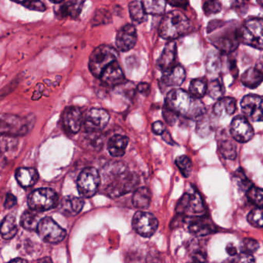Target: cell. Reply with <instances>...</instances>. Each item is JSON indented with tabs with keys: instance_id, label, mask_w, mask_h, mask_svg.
I'll use <instances>...</instances> for the list:
<instances>
[{
	"instance_id": "16",
	"label": "cell",
	"mask_w": 263,
	"mask_h": 263,
	"mask_svg": "<svg viewBox=\"0 0 263 263\" xmlns=\"http://www.w3.org/2000/svg\"><path fill=\"white\" fill-rule=\"evenodd\" d=\"M189 230L196 236H205L215 232V226L206 215L189 216L186 220Z\"/></svg>"
},
{
	"instance_id": "12",
	"label": "cell",
	"mask_w": 263,
	"mask_h": 263,
	"mask_svg": "<svg viewBox=\"0 0 263 263\" xmlns=\"http://www.w3.org/2000/svg\"><path fill=\"white\" fill-rule=\"evenodd\" d=\"M158 221L153 214L139 211L132 218L134 230L144 238H150L158 230Z\"/></svg>"
},
{
	"instance_id": "7",
	"label": "cell",
	"mask_w": 263,
	"mask_h": 263,
	"mask_svg": "<svg viewBox=\"0 0 263 263\" xmlns=\"http://www.w3.org/2000/svg\"><path fill=\"white\" fill-rule=\"evenodd\" d=\"M220 28L221 32L212 36L211 42L221 53H231L239 45V29L233 25L228 26L227 27L221 25Z\"/></svg>"
},
{
	"instance_id": "3",
	"label": "cell",
	"mask_w": 263,
	"mask_h": 263,
	"mask_svg": "<svg viewBox=\"0 0 263 263\" xmlns=\"http://www.w3.org/2000/svg\"><path fill=\"white\" fill-rule=\"evenodd\" d=\"M193 25L189 18L180 10H173L164 15L160 24V36L163 39L174 41L191 33Z\"/></svg>"
},
{
	"instance_id": "53",
	"label": "cell",
	"mask_w": 263,
	"mask_h": 263,
	"mask_svg": "<svg viewBox=\"0 0 263 263\" xmlns=\"http://www.w3.org/2000/svg\"><path fill=\"white\" fill-rule=\"evenodd\" d=\"M161 137H162V139L164 140L167 144H170V145H175V144H176V143L175 142L173 138H172V135H171V134L169 133L167 130L161 135Z\"/></svg>"
},
{
	"instance_id": "30",
	"label": "cell",
	"mask_w": 263,
	"mask_h": 263,
	"mask_svg": "<svg viewBox=\"0 0 263 263\" xmlns=\"http://www.w3.org/2000/svg\"><path fill=\"white\" fill-rule=\"evenodd\" d=\"M39 212L33 209H27L23 213L21 218V224L24 229L28 231H36L39 224Z\"/></svg>"
},
{
	"instance_id": "34",
	"label": "cell",
	"mask_w": 263,
	"mask_h": 263,
	"mask_svg": "<svg viewBox=\"0 0 263 263\" xmlns=\"http://www.w3.org/2000/svg\"><path fill=\"white\" fill-rule=\"evenodd\" d=\"M218 146H219L220 153L226 159H235L237 157L236 146L232 140L228 138L221 139Z\"/></svg>"
},
{
	"instance_id": "29",
	"label": "cell",
	"mask_w": 263,
	"mask_h": 263,
	"mask_svg": "<svg viewBox=\"0 0 263 263\" xmlns=\"http://www.w3.org/2000/svg\"><path fill=\"white\" fill-rule=\"evenodd\" d=\"M152 193L147 187H141L135 189L132 197V203L137 209H146L150 206Z\"/></svg>"
},
{
	"instance_id": "57",
	"label": "cell",
	"mask_w": 263,
	"mask_h": 263,
	"mask_svg": "<svg viewBox=\"0 0 263 263\" xmlns=\"http://www.w3.org/2000/svg\"><path fill=\"white\" fill-rule=\"evenodd\" d=\"M53 4H61V3L64 2V0H50Z\"/></svg>"
},
{
	"instance_id": "14",
	"label": "cell",
	"mask_w": 263,
	"mask_h": 263,
	"mask_svg": "<svg viewBox=\"0 0 263 263\" xmlns=\"http://www.w3.org/2000/svg\"><path fill=\"white\" fill-rule=\"evenodd\" d=\"M230 133L234 140L239 143H247L254 136V129L247 118L237 116L232 120L230 125Z\"/></svg>"
},
{
	"instance_id": "60",
	"label": "cell",
	"mask_w": 263,
	"mask_h": 263,
	"mask_svg": "<svg viewBox=\"0 0 263 263\" xmlns=\"http://www.w3.org/2000/svg\"><path fill=\"white\" fill-rule=\"evenodd\" d=\"M245 1H247V0H245Z\"/></svg>"
},
{
	"instance_id": "20",
	"label": "cell",
	"mask_w": 263,
	"mask_h": 263,
	"mask_svg": "<svg viewBox=\"0 0 263 263\" xmlns=\"http://www.w3.org/2000/svg\"><path fill=\"white\" fill-rule=\"evenodd\" d=\"M186 78V71L181 65L175 64L174 67L163 72L160 85L165 87H180Z\"/></svg>"
},
{
	"instance_id": "27",
	"label": "cell",
	"mask_w": 263,
	"mask_h": 263,
	"mask_svg": "<svg viewBox=\"0 0 263 263\" xmlns=\"http://www.w3.org/2000/svg\"><path fill=\"white\" fill-rule=\"evenodd\" d=\"M19 230L17 220L13 215H8L0 224V234L4 239L10 240L14 238Z\"/></svg>"
},
{
	"instance_id": "58",
	"label": "cell",
	"mask_w": 263,
	"mask_h": 263,
	"mask_svg": "<svg viewBox=\"0 0 263 263\" xmlns=\"http://www.w3.org/2000/svg\"><path fill=\"white\" fill-rule=\"evenodd\" d=\"M13 1L16 3H21V4H24V3L26 2L27 0H13Z\"/></svg>"
},
{
	"instance_id": "44",
	"label": "cell",
	"mask_w": 263,
	"mask_h": 263,
	"mask_svg": "<svg viewBox=\"0 0 263 263\" xmlns=\"http://www.w3.org/2000/svg\"><path fill=\"white\" fill-rule=\"evenodd\" d=\"M235 178H236L237 181H238V186L243 190L246 191V192L251 186L253 185L251 181L248 179L247 177L246 176L244 172H243L241 168L238 169L236 171L235 174Z\"/></svg>"
},
{
	"instance_id": "26",
	"label": "cell",
	"mask_w": 263,
	"mask_h": 263,
	"mask_svg": "<svg viewBox=\"0 0 263 263\" xmlns=\"http://www.w3.org/2000/svg\"><path fill=\"white\" fill-rule=\"evenodd\" d=\"M241 81L248 88H256L262 82V68L258 66L250 67L241 75Z\"/></svg>"
},
{
	"instance_id": "35",
	"label": "cell",
	"mask_w": 263,
	"mask_h": 263,
	"mask_svg": "<svg viewBox=\"0 0 263 263\" xmlns=\"http://www.w3.org/2000/svg\"><path fill=\"white\" fill-rule=\"evenodd\" d=\"M206 93L214 100H219L220 98H223L224 87L221 80L215 79L209 83Z\"/></svg>"
},
{
	"instance_id": "9",
	"label": "cell",
	"mask_w": 263,
	"mask_h": 263,
	"mask_svg": "<svg viewBox=\"0 0 263 263\" xmlns=\"http://www.w3.org/2000/svg\"><path fill=\"white\" fill-rule=\"evenodd\" d=\"M101 184L99 172L93 167L84 168L78 178V190L84 198H91L98 192Z\"/></svg>"
},
{
	"instance_id": "4",
	"label": "cell",
	"mask_w": 263,
	"mask_h": 263,
	"mask_svg": "<svg viewBox=\"0 0 263 263\" xmlns=\"http://www.w3.org/2000/svg\"><path fill=\"white\" fill-rule=\"evenodd\" d=\"M263 21L261 18H250L239 28L240 42L258 50H262Z\"/></svg>"
},
{
	"instance_id": "50",
	"label": "cell",
	"mask_w": 263,
	"mask_h": 263,
	"mask_svg": "<svg viewBox=\"0 0 263 263\" xmlns=\"http://www.w3.org/2000/svg\"><path fill=\"white\" fill-rule=\"evenodd\" d=\"M16 203H17V199H16V196L13 195V194H7L5 202H4L5 208L11 209L13 206L16 205Z\"/></svg>"
},
{
	"instance_id": "39",
	"label": "cell",
	"mask_w": 263,
	"mask_h": 263,
	"mask_svg": "<svg viewBox=\"0 0 263 263\" xmlns=\"http://www.w3.org/2000/svg\"><path fill=\"white\" fill-rule=\"evenodd\" d=\"M248 198L251 202L258 208H262V190L261 187L252 185L246 191Z\"/></svg>"
},
{
	"instance_id": "40",
	"label": "cell",
	"mask_w": 263,
	"mask_h": 263,
	"mask_svg": "<svg viewBox=\"0 0 263 263\" xmlns=\"http://www.w3.org/2000/svg\"><path fill=\"white\" fill-rule=\"evenodd\" d=\"M248 222L254 227L262 228V209L257 207L252 209L247 216Z\"/></svg>"
},
{
	"instance_id": "41",
	"label": "cell",
	"mask_w": 263,
	"mask_h": 263,
	"mask_svg": "<svg viewBox=\"0 0 263 263\" xmlns=\"http://www.w3.org/2000/svg\"><path fill=\"white\" fill-rule=\"evenodd\" d=\"M202 9L204 14L210 16L221 11V4L218 0H208L203 4Z\"/></svg>"
},
{
	"instance_id": "56",
	"label": "cell",
	"mask_w": 263,
	"mask_h": 263,
	"mask_svg": "<svg viewBox=\"0 0 263 263\" xmlns=\"http://www.w3.org/2000/svg\"><path fill=\"white\" fill-rule=\"evenodd\" d=\"M11 261H13V262H16V261H24V262H27V260L24 259V258H15V259L11 260Z\"/></svg>"
},
{
	"instance_id": "45",
	"label": "cell",
	"mask_w": 263,
	"mask_h": 263,
	"mask_svg": "<svg viewBox=\"0 0 263 263\" xmlns=\"http://www.w3.org/2000/svg\"><path fill=\"white\" fill-rule=\"evenodd\" d=\"M162 114L164 121L170 126L175 125L178 117H179L176 113H175L173 110H171V109H169L168 107L165 105L163 107Z\"/></svg>"
},
{
	"instance_id": "38",
	"label": "cell",
	"mask_w": 263,
	"mask_h": 263,
	"mask_svg": "<svg viewBox=\"0 0 263 263\" xmlns=\"http://www.w3.org/2000/svg\"><path fill=\"white\" fill-rule=\"evenodd\" d=\"M221 59L219 55L215 52L209 53L206 60V69L210 73H218L221 70Z\"/></svg>"
},
{
	"instance_id": "28",
	"label": "cell",
	"mask_w": 263,
	"mask_h": 263,
	"mask_svg": "<svg viewBox=\"0 0 263 263\" xmlns=\"http://www.w3.org/2000/svg\"><path fill=\"white\" fill-rule=\"evenodd\" d=\"M237 102L232 98H221L213 107V112L215 115L221 118L223 115H232L236 111Z\"/></svg>"
},
{
	"instance_id": "33",
	"label": "cell",
	"mask_w": 263,
	"mask_h": 263,
	"mask_svg": "<svg viewBox=\"0 0 263 263\" xmlns=\"http://www.w3.org/2000/svg\"><path fill=\"white\" fill-rule=\"evenodd\" d=\"M208 82L204 78L192 80L189 85V93L195 98L201 99L207 92Z\"/></svg>"
},
{
	"instance_id": "10",
	"label": "cell",
	"mask_w": 263,
	"mask_h": 263,
	"mask_svg": "<svg viewBox=\"0 0 263 263\" xmlns=\"http://www.w3.org/2000/svg\"><path fill=\"white\" fill-rule=\"evenodd\" d=\"M36 232L43 241L50 244H58L61 242L67 236L65 229L61 227L50 217H45L40 220Z\"/></svg>"
},
{
	"instance_id": "17",
	"label": "cell",
	"mask_w": 263,
	"mask_h": 263,
	"mask_svg": "<svg viewBox=\"0 0 263 263\" xmlns=\"http://www.w3.org/2000/svg\"><path fill=\"white\" fill-rule=\"evenodd\" d=\"M137 40L138 35L135 26L126 24L117 33V48L121 52L130 51L136 44Z\"/></svg>"
},
{
	"instance_id": "25",
	"label": "cell",
	"mask_w": 263,
	"mask_h": 263,
	"mask_svg": "<svg viewBox=\"0 0 263 263\" xmlns=\"http://www.w3.org/2000/svg\"><path fill=\"white\" fill-rule=\"evenodd\" d=\"M16 179L23 187H30L36 184L39 174L33 167H20L16 172Z\"/></svg>"
},
{
	"instance_id": "46",
	"label": "cell",
	"mask_w": 263,
	"mask_h": 263,
	"mask_svg": "<svg viewBox=\"0 0 263 263\" xmlns=\"http://www.w3.org/2000/svg\"><path fill=\"white\" fill-rule=\"evenodd\" d=\"M93 21L95 24H108L111 20L110 13L106 10H101L96 13Z\"/></svg>"
},
{
	"instance_id": "42",
	"label": "cell",
	"mask_w": 263,
	"mask_h": 263,
	"mask_svg": "<svg viewBox=\"0 0 263 263\" xmlns=\"http://www.w3.org/2000/svg\"><path fill=\"white\" fill-rule=\"evenodd\" d=\"M241 252H246V253L253 254L259 249V245L256 240L252 238H244L241 241L240 246Z\"/></svg>"
},
{
	"instance_id": "54",
	"label": "cell",
	"mask_w": 263,
	"mask_h": 263,
	"mask_svg": "<svg viewBox=\"0 0 263 263\" xmlns=\"http://www.w3.org/2000/svg\"><path fill=\"white\" fill-rule=\"evenodd\" d=\"M226 252L229 254L230 256H235L238 254V252H237L236 247L234 246V244L232 243H229V244L226 246Z\"/></svg>"
},
{
	"instance_id": "59",
	"label": "cell",
	"mask_w": 263,
	"mask_h": 263,
	"mask_svg": "<svg viewBox=\"0 0 263 263\" xmlns=\"http://www.w3.org/2000/svg\"><path fill=\"white\" fill-rule=\"evenodd\" d=\"M258 1V4H259L260 6H261V0H257Z\"/></svg>"
},
{
	"instance_id": "6",
	"label": "cell",
	"mask_w": 263,
	"mask_h": 263,
	"mask_svg": "<svg viewBox=\"0 0 263 263\" xmlns=\"http://www.w3.org/2000/svg\"><path fill=\"white\" fill-rule=\"evenodd\" d=\"M32 127V120L28 118L9 114H0V135L10 137L25 135Z\"/></svg>"
},
{
	"instance_id": "52",
	"label": "cell",
	"mask_w": 263,
	"mask_h": 263,
	"mask_svg": "<svg viewBox=\"0 0 263 263\" xmlns=\"http://www.w3.org/2000/svg\"><path fill=\"white\" fill-rule=\"evenodd\" d=\"M137 90L139 92L141 95H144V96H147L151 92V86L149 85L147 83H141V84H138V87H137Z\"/></svg>"
},
{
	"instance_id": "37",
	"label": "cell",
	"mask_w": 263,
	"mask_h": 263,
	"mask_svg": "<svg viewBox=\"0 0 263 263\" xmlns=\"http://www.w3.org/2000/svg\"><path fill=\"white\" fill-rule=\"evenodd\" d=\"M206 113V112H205ZM205 113L198 118V125H197V132L201 137H206L210 135L213 130V122L209 117L206 116Z\"/></svg>"
},
{
	"instance_id": "15",
	"label": "cell",
	"mask_w": 263,
	"mask_h": 263,
	"mask_svg": "<svg viewBox=\"0 0 263 263\" xmlns=\"http://www.w3.org/2000/svg\"><path fill=\"white\" fill-rule=\"evenodd\" d=\"M110 115L101 108H92L87 112L84 121V127L87 132H98L108 124Z\"/></svg>"
},
{
	"instance_id": "2",
	"label": "cell",
	"mask_w": 263,
	"mask_h": 263,
	"mask_svg": "<svg viewBox=\"0 0 263 263\" xmlns=\"http://www.w3.org/2000/svg\"><path fill=\"white\" fill-rule=\"evenodd\" d=\"M109 183L107 184V195L112 198L122 196L135 190L139 183V178L135 173L126 170L124 165L113 166L108 173Z\"/></svg>"
},
{
	"instance_id": "23",
	"label": "cell",
	"mask_w": 263,
	"mask_h": 263,
	"mask_svg": "<svg viewBox=\"0 0 263 263\" xmlns=\"http://www.w3.org/2000/svg\"><path fill=\"white\" fill-rule=\"evenodd\" d=\"M177 57L176 43L169 41L166 44L159 59L157 61V67L161 71L164 72L175 65Z\"/></svg>"
},
{
	"instance_id": "32",
	"label": "cell",
	"mask_w": 263,
	"mask_h": 263,
	"mask_svg": "<svg viewBox=\"0 0 263 263\" xmlns=\"http://www.w3.org/2000/svg\"><path fill=\"white\" fill-rule=\"evenodd\" d=\"M141 4L147 14L161 15L166 7V0H141Z\"/></svg>"
},
{
	"instance_id": "31",
	"label": "cell",
	"mask_w": 263,
	"mask_h": 263,
	"mask_svg": "<svg viewBox=\"0 0 263 263\" xmlns=\"http://www.w3.org/2000/svg\"><path fill=\"white\" fill-rule=\"evenodd\" d=\"M129 13L134 24H141L145 21L147 13L141 1L138 0L132 1L129 4Z\"/></svg>"
},
{
	"instance_id": "5",
	"label": "cell",
	"mask_w": 263,
	"mask_h": 263,
	"mask_svg": "<svg viewBox=\"0 0 263 263\" xmlns=\"http://www.w3.org/2000/svg\"><path fill=\"white\" fill-rule=\"evenodd\" d=\"M118 53L111 46L101 45L91 53L89 60V69L95 78H99L104 69L118 60Z\"/></svg>"
},
{
	"instance_id": "21",
	"label": "cell",
	"mask_w": 263,
	"mask_h": 263,
	"mask_svg": "<svg viewBox=\"0 0 263 263\" xmlns=\"http://www.w3.org/2000/svg\"><path fill=\"white\" fill-rule=\"evenodd\" d=\"M84 201L79 197L67 195L58 203L57 208L58 212L67 217L78 215L84 208Z\"/></svg>"
},
{
	"instance_id": "55",
	"label": "cell",
	"mask_w": 263,
	"mask_h": 263,
	"mask_svg": "<svg viewBox=\"0 0 263 263\" xmlns=\"http://www.w3.org/2000/svg\"><path fill=\"white\" fill-rule=\"evenodd\" d=\"M192 258H193V260L195 261H199V262H201V261H206L205 254L203 253L202 252H196Z\"/></svg>"
},
{
	"instance_id": "11",
	"label": "cell",
	"mask_w": 263,
	"mask_h": 263,
	"mask_svg": "<svg viewBox=\"0 0 263 263\" xmlns=\"http://www.w3.org/2000/svg\"><path fill=\"white\" fill-rule=\"evenodd\" d=\"M175 210L178 215L189 216L204 215L206 212L202 198L196 190L192 194H184L178 201Z\"/></svg>"
},
{
	"instance_id": "19",
	"label": "cell",
	"mask_w": 263,
	"mask_h": 263,
	"mask_svg": "<svg viewBox=\"0 0 263 263\" xmlns=\"http://www.w3.org/2000/svg\"><path fill=\"white\" fill-rule=\"evenodd\" d=\"M63 125L68 133H78L82 126L83 117L81 110L77 107H67L63 113Z\"/></svg>"
},
{
	"instance_id": "48",
	"label": "cell",
	"mask_w": 263,
	"mask_h": 263,
	"mask_svg": "<svg viewBox=\"0 0 263 263\" xmlns=\"http://www.w3.org/2000/svg\"><path fill=\"white\" fill-rule=\"evenodd\" d=\"M235 258L233 261L235 262L250 263L255 261V258L252 256V254L246 253V252H241V253L237 254L235 255Z\"/></svg>"
},
{
	"instance_id": "43",
	"label": "cell",
	"mask_w": 263,
	"mask_h": 263,
	"mask_svg": "<svg viewBox=\"0 0 263 263\" xmlns=\"http://www.w3.org/2000/svg\"><path fill=\"white\" fill-rule=\"evenodd\" d=\"M14 138L15 137L0 135V152H7L13 148L17 142Z\"/></svg>"
},
{
	"instance_id": "18",
	"label": "cell",
	"mask_w": 263,
	"mask_h": 263,
	"mask_svg": "<svg viewBox=\"0 0 263 263\" xmlns=\"http://www.w3.org/2000/svg\"><path fill=\"white\" fill-rule=\"evenodd\" d=\"M99 79L107 87H115L122 84L125 77L121 66L115 61L104 69Z\"/></svg>"
},
{
	"instance_id": "47",
	"label": "cell",
	"mask_w": 263,
	"mask_h": 263,
	"mask_svg": "<svg viewBox=\"0 0 263 263\" xmlns=\"http://www.w3.org/2000/svg\"><path fill=\"white\" fill-rule=\"evenodd\" d=\"M24 6L30 10H35V11L44 12L46 10V7L43 4L41 0H27L24 2Z\"/></svg>"
},
{
	"instance_id": "36",
	"label": "cell",
	"mask_w": 263,
	"mask_h": 263,
	"mask_svg": "<svg viewBox=\"0 0 263 263\" xmlns=\"http://www.w3.org/2000/svg\"><path fill=\"white\" fill-rule=\"evenodd\" d=\"M175 164L184 178H189L191 176L193 170V164L189 157L185 155L178 157L175 160Z\"/></svg>"
},
{
	"instance_id": "22",
	"label": "cell",
	"mask_w": 263,
	"mask_h": 263,
	"mask_svg": "<svg viewBox=\"0 0 263 263\" xmlns=\"http://www.w3.org/2000/svg\"><path fill=\"white\" fill-rule=\"evenodd\" d=\"M84 3V0H69L55 9V14L59 19H77L82 12Z\"/></svg>"
},
{
	"instance_id": "13",
	"label": "cell",
	"mask_w": 263,
	"mask_h": 263,
	"mask_svg": "<svg viewBox=\"0 0 263 263\" xmlns=\"http://www.w3.org/2000/svg\"><path fill=\"white\" fill-rule=\"evenodd\" d=\"M241 110L246 118L254 122L262 121V98L258 95H249L241 101Z\"/></svg>"
},
{
	"instance_id": "51",
	"label": "cell",
	"mask_w": 263,
	"mask_h": 263,
	"mask_svg": "<svg viewBox=\"0 0 263 263\" xmlns=\"http://www.w3.org/2000/svg\"><path fill=\"white\" fill-rule=\"evenodd\" d=\"M167 4H170L172 7H179V8L185 9L187 6V0H166Z\"/></svg>"
},
{
	"instance_id": "1",
	"label": "cell",
	"mask_w": 263,
	"mask_h": 263,
	"mask_svg": "<svg viewBox=\"0 0 263 263\" xmlns=\"http://www.w3.org/2000/svg\"><path fill=\"white\" fill-rule=\"evenodd\" d=\"M179 117L186 119L196 120L206 112L202 101L181 89H173L168 92L165 104Z\"/></svg>"
},
{
	"instance_id": "24",
	"label": "cell",
	"mask_w": 263,
	"mask_h": 263,
	"mask_svg": "<svg viewBox=\"0 0 263 263\" xmlns=\"http://www.w3.org/2000/svg\"><path fill=\"white\" fill-rule=\"evenodd\" d=\"M129 139L124 135H116L110 138L107 143V150L114 158L124 156L128 145Z\"/></svg>"
},
{
	"instance_id": "49",
	"label": "cell",
	"mask_w": 263,
	"mask_h": 263,
	"mask_svg": "<svg viewBox=\"0 0 263 263\" xmlns=\"http://www.w3.org/2000/svg\"><path fill=\"white\" fill-rule=\"evenodd\" d=\"M152 130L156 135H161L166 130L165 125L161 121H155L152 124Z\"/></svg>"
},
{
	"instance_id": "8",
	"label": "cell",
	"mask_w": 263,
	"mask_h": 263,
	"mask_svg": "<svg viewBox=\"0 0 263 263\" xmlns=\"http://www.w3.org/2000/svg\"><path fill=\"white\" fill-rule=\"evenodd\" d=\"M58 195L54 190L42 187L33 191L28 198L30 209L39 212L54 209L58 204Z\"/></svg>"
}]
</instances>
